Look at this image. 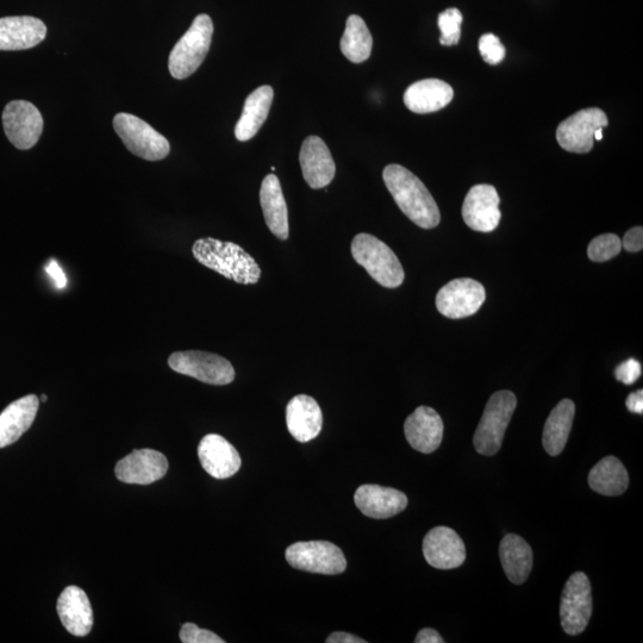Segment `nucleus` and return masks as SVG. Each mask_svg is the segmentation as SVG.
I'll list each match as a JSON object with an SVG mask.
<instances>
[{
  "instance_id": "1",
  "label": "nucleus",
  "mask_w": 643,
  "mask_h": 643,
  "mask_svg": "<svg viewBox=\"0 0 643 643\" xmlns=\"http://www.w3.org/2000/svg\"><path fill=\"white\" fill-rule=\"evenodd\" d=\"M384 183L403 214L423 229L438 227L441 214L426 185L401 165H389L383 172Z\"/></svg>"
},
{
  "instance_id": "2",
  "label": "nucleus",
  "mask_w": 643,
  "mask_h": 643,
  "mask_svg": "<svg viewBox=\"0 0 643 643\" xmlns=\"http://www.w3.org/2000/svg\"><path fill=\"white\" fill-rule=\"evenodd\" d=\"M192 253L199 264L237 284L255 285L260 280L257 261L236 243L204 237L195 242Z\"/></svg>"
},
{
  "instance_id": "3",
  "label": "nucleus",
  "mask_w": 643,
  "mask_h": 643,
  "mask_svg": "<svg viewBox=\"0 0 643 643\" xmlns=\"http://www.w3.org/2000/svg\"><path fill=\"white\" fill-rule=\"evenodd\" d=\"M352 254L355 261L365 268L373 280L387 289H396L404 282V270L401 261L389 246L376 236L359 234L352 242Z\"/></svg>"
},
{
  "instance_id": "4",
  "label": "nucleus",
  "mask_w": 643,
  "mask_h": 643,
  "mask_svg": "<svg viewBox=\"0 0 643 643\" xmlns=\"http://www.w3.org/2000/svg\"><path fill=\"white\" fill-rule=\"evenodd\" d=\"M212 35L214 23L211 17L198 15L168 58V70L174 79L189 78L201 67L210 51Z\"/></svg>"
},
{
  "instance_id": "5",
  "label": "nucleus",
  "mask_w": 643,
  "mask_h": 643,
  "mask_svg": "<svg viewBox=\"0 0 643 643\" xmlns=\"http://www.w3.org/2000/svg\"><path fill=\"white\" fill-rule=\"evenodd\" d=\"M516 407L517 398L513 392L503 390L493 393L474 433L473 443L479 454L492 457L499 452Z\"/></svg>"
},
{
  "instance_id": "6",
  "label": "nucleus",
  "mask_w": 643,
  "mask_h": 643,
  "mask_svg": "<svg viewBox=\"0 0 643 643\" xmlns=\"http://www.w3.org/2000/svg\"><path fill=\"white\" fill-rule=\"evenodd\" d=\"M112 124L128 151L143 160H164L171 152L166 137L139 117L121 112L115 116Z\"/></svg>"
},
{
  "instance_id": "7",
  "label": "nucleus",
  "mask_w": 643,
  "mask_h": 643,
  "mask_svg": "<svg viewBox=\"0 0 643 643\" xmlns=\"http://www.w3.org/2000/svg\"><path fill=\"white\" fill-rule=\"evenodd\" d=\"M168 366L174 372L209 385H228L235 379V370L230 361L214 353L176 352L168 358Z\"/></svg>"
},
{
  "instance_id": "8",
  "label": "nucleus",
  "mask_w": 643,
  "mask_h": 643,
  "mask_svg": "<svg viewBox=\"0 0 643 643\" xmlns=\"http://www.w3.org/2000/svg\"><path fill=\"white\" fill-rule=\"evenodd\" d=\"M285 558L296 570L318 574H340L346 571L347 560L341 549L328 541L293 543Z\"/></svg>"
},
{
  "instance_id": "9",
  "label": "nucleus",
  "mask_w": 643,
  "mask_h": 643,
  "mask_svg": "<svg viewBox=\"0 0 643 643\" xmlns=\"http://www.w3.org/2000/svg\"><path fill=\"white\" fill-rule=\"evenodd\" d=\"M592 616V593L589 577L583 572L572 574L561 596V626L568 635L584 632Z\"/></svg>"
},
{
  "instance_id": "10",
  "label": "nucleus",
  "mask_w": 643,
  "mask_h": 643,
  "mask_svg": "<svg viewBox=\"0 0 643 643\" xmlns=\"http://www.w3.org/2000/svg\"><path fill=\"white\" fill-rule=\"evenodd\" d=\"M608 123V116L601 109L580 110L560 123L557 140L567 152L589 153L593 148L596 131L607 127Z\"/></svg>"
},
{
  "instance_id": "11",
  "label": "nucleus",
  "mask_w": 643,
  "mask_h": 643,
  "mask_svg": "<svg viewBox=\"0 0 643 643\" xmlns=\"http://www.w3.org/2000/svg\"><path fill=\"white\" fill-rule=\"evenodd\" d=\"M3 126L12 145L21 151H28L39 142L45 122L34 104L12 101L5 106Z\"/></svg>"
},
{
  "instance_id": "12",
  "label": "nucleus",
  "mask_w": 643,
  "mask_h": 643,
  "mask_svg": "<svg viewBox=\"0 0 643 643\" xmlns=\"http://www.w3.org/2000/svg\"><path fill=\"white\" fill-rule=\"evenodd\" d=\"M484 286L471 278L454 279L439 291L436 308L440 314L460 320L476 314L485 302Z\"/></svg>"
},
{
  "instance_id": "13",
  "label": "nucleus",
  "mask_w": 643,
  "mask_h": 643,
  "mask_svg": "<svg viewBox=\"0 0 643 643\" xmlns=\"http://www.w3.org/2000/svg\"><path fill=\"white\" fill-rule=\"evenodd\" d=\"M498 192L492 185L473 186L463 205V218L467 227L479 233H491L501 222Z\"/></svg>"
},
{
  "instance_id": "14",
  "label": "nucleus",
  "mask_w": 643,
  "mask_h": 643,
  "mask_svg": "<svg viewBox=\"0 0 643 643\" xmlns=\"http://www.w3.org/2000/svg\"><path fill=\"white\" fill-rule=\"evenodd\" d=\"M168 461L164 454L154 449H136L126 458L118 461L115 474L126 484L149 485L164 478Z\"/></svg>"
},
{
  "instance_id": "15",
  "label": "nucleus",
  "mask_w": 643,
  "mask_h": 643,
  "mask_svg": "<svg viewBox=\"0 0 643 643\" xmlns=\"http://www.w3.org/2000/svg\"><path fill=\"white\" fill-rule=\"evenodd\" d=\"M423 555L430 566L453 570L465 563V543L452 528L436 527L423 540Z\"/></svg>"
},
{
  "instance_id": "16",
  "label": "nucleus",
  "mask_w": 643,
  "mask_h": 643,
  "mask_svg": "<svg viewBox=\"0 0 643 643\" xmlns=\"http://www.w3.org/2000/svg\"><path fill=\"white\" fill-rule=\"evenodd\" d=\"M198 458L205 472L216 479H227L240 471L239 452L221 435L204 436L198 446Z\"/></svg>"
},
{
  "instance_id": "17",
  "label": "nucleus",
  "mask_w": 643,
  "mask_h": 643,
  "mask_svg": "<svg viewBox=\"0 0 643 643\" xmlns=\"http://www.w3.org/2000/svg\"><path fill=\"white\" fill-rule=\"evenodd\" d=\"M299 161L303 177L311 189L327 187L334 180L336 166L326 142L321 137L309 136L303 142Z\"/></svg>"
},
{
  "instance_id": "18",
  "label": "nucleus",
  "mask_w": 643,
  "mask_h": 643,
  "mask_svg": "<svg viewBox=\"0 0 643 643\" xmlns=\"http://www.w3.org/2000/svg\"><path fill=\"white\" fill-rule=\"evenodd\" d=\"M443 429L441 416L429 407L417 408L404 423L405 438L423 454L434 453L440 447Z\"/></svg>"
},
{
  "instance_id": "19",
  "label": "nucleus",
  "mask_w": 643,
  "mask_h": 643,
  "mask_svg": "<svg viewBox=\"0 0 643 643\" xmlns=\"http://www.w3.org/2000/svg\"><path fill=\"white\" fill-rule=\"evenodd\" d=\"M354 502L362 514L377 520L401 514L408 507V497L402 491L371 484L360 486Z\"/></svg>"
},
{
  "instance_id": "20",
  "label": "nucleus",
  "mask_w": 643,
  "mask_h": 643,
  "mask_svg": "<svg viewBox=\"0 0 643 643\" xmlns=\"http://www.w3.org/2000/svg\"><path fill=\"white\" fill-rule=\"evenodd\" d=\"M47 27L39 18L14 16L0 18V51H26L46 39Z\"/></svg>"
},
{
  "instance_id": "21",
  "label": "nucleus",
  "mask_w": 643,
  "mask_h": 643,
  "mask_svg": "<svg viewBox=\"0 0 643 643\" xmlns=\"http://www.w3.org/2000/svg\"><path fill=\"white\" fill-rule=\"evenodd\" d=\"M56 610L68 633L79 638L90 634L93 627V611L84 590L78 586H68L62 591Z\"/></svg>"
},
{
  "instance_id": "22",
  "label": "nucleus",
  "mask_w": 643,
  "mask_h": 643,
  "mask_svg": "<svg viewBox=\"0 0 643 643\" xmlns=\"http://www.w3.org/2000/svg\"><path fill=\"white\" fill-rule=\"evenodd\" d=\"M286 424L293 439L299 442L316 439L323 427L320 405L307 395L293 397L287 404Z\"/></svg>"
},
{
  "instance_id": "23",
  "label": "nucleus",
  "mask_w": 643,
  "mask_h": 643,
  "mask_svg": "<svg viewBox=\"0 0 643 643\" xmlns=\"http://www.w3.org/2000/svg\"><path fill=\"white\" fill-rule=\"evenodd\" d=\"M454 91L451 85L440 79L416 81L404 93V104L415 114H432L453 101Z\"/></svg>"
},
{
  "instance_id": "24",
  "label": "nucleus",
  "mask_w": 643,
  "mask_h": 643,
  "mask_svg": "<svg viewBox=\"0 0 643 643\" xmlns=\"http://www.w3.org/2000/svg\"><path fill=\"white\" fill-rule=\"evenodd\" d=\"M260 203L267 227L272 234L282 241L289 239V210H287L282 185L274 174H268L262 180Z\"/></svg>"
},
{
  "instance_id": "25",
  "label": "nucleus",
  "mask_w": 643,
  "mask_h": 643,
  "mask_svg": "<svg viewBox=\"0 0 643 643\" xmlns=\"http://www.w3.org/2000/svg\"><path fill=\"white\" fill-rule=\"evenodd\" d=\"M40 401L29 395L11 403L0 414V448H5L20 440L35 421Z\"/></svg>"
},
{
  "instance_id": "26",
  "label": "nucleus",
  "mask_w": 643,
  "mask_h": 643,
  "mask_svg": "<svg viewBox=\"0 0 643 643\" xmlns=\"http://www.w3.org/2000/svg\"><path fill=\"white\" fill-rule=\"evenodd\" d=\"M273 98L274 91L268 85L258 87L247 97L242 115L235 127L237 140L246 142L259 133L270 114Z\"/></svg>"
},
{
  "instance_id": "27",
  "label": "nucleus",
  "mask_w": 643,
  "mask_h": 643,
  "mask_svg": "<svg viewBox=\"0 0 643 643\" xmlns=\"http://www.w3.org/2000/svg\"><path fill=\"white\" fill-rule=\"evenodd\" d=\"M499 557L511 583L520 585L526 582L533 568V551L521 536H504L499 546Z\"/></svg>"
},
{
  "instance_id": "28",
  "label": "nucleus",
  "mask_w": 643,
  "mask_h": 643,
  "mask_svg": "<svg viewBox=\"0 0 643 643\" xmlns=\"http://www.w3.org/2000/svg\"><path fill=\"white\" fill-rule=\"evenodd\" d=\"M576 405L571 399H563L547 418L543 428L542 445L552 457L563 453L572 430Z\"/></svg>"
},
{
  "instance_id": "29",
  "label": "nucleus",
  "mask_w": 643,
  "mask_h": 643,
  "mask_svg": "<svg viewBox=\"0 0 643 643\" xmlns=\"http://www.w3.org/2000/svg\"><path fill=\"white\" fill-rule=\"evenodd\" d=\"M589 485L603 496H621L627 491L629 476L626 467L615 457H605L592 468Z\"/></svg>"
},
{
  "instance_id": "30",
  "label": "nucleus",
  "mask_w": 643,
  "mask_h": 643,
  "mask_svg": "<svg viewBox=\"0 0 643 643\" xmlns=\"http://www.w3.org/2000/svg\"><path fill=\"white\" fill-rule=\"evenodd\" d=\"M372 47L373 37L365 21L358 15L349 16L340 42L342 54L353 64H361L370 59Z\"/></svg>"
},
{
  "instance_id": "31",
  "label": "nucleus",
  "mask_w": 643,
  "mask_h": 643,
  "mask_svg": "<svg viewBox=\"0 0 643 643\" xmlns=\"http://www.w3.org/2000/svg\"><path fill=\"white\" fill-rule=\"evenodd\" d=\"M622 241L615 234H604L595 237L588 248L589 259L593 262H605L621 253Z\"/></svg>"
},
{
  "instance_id": "32",
  "label": "nucleus",
  "mask_w": 643,
  "mask_h": 643,
  "mask_svg": "<svg viewBox=\"0 0 643 643\" xmlns=\"http://www.w3.org/2000/svg\"><path fill=\"white\" fill-rule=\"evenodd\" d=\"M439 28L441 30L440 43L442 46L458 45L461 37V24L463 15L458 9H447L439 15Z\"/></svg>"
},
{
  "instance_id": "33",
  "label": "nucleus",
  "mask_w": 643,
  "mask_h": 643,
  "mask_svg": "<svg viewBox=\"0 0 643 643\" xmlns=\"http://www.w3.org/2000/svg\"><path fill=\"white\" fill-rule=\"evenodd\" d=\"M479 51L483 59L490 65H498L505 58V48L496 35L485 34L480 37Z\"/></svg>"
},
{
  "instance_id": "34",
  "label": "nucleus",
  "mask_w": 643,
  "mask_h": 643,
  "mask_svg": "<svg viewBox=\"0 0 643 643\" xmlns=\"http://www.w3.org/2000/svg\"><path fill=\"white\" fill-rule=\"evenodd\" d=\"M180 640L184 643H224V640L208 629H201L195 623H185L180 629Z\"/></svg>"
},
{
  "instance_id": "35",
  "label": "nucleus",
  "mask_w": 643,
  "mask_h": 643,
  "mask_svg": "<svg viewBox=\"0 0 643 643\" xmlns=\"http://www.w3.org/2000/svg\"><path fill=\"white\" fill-rule=\"evenodd\" d=\"M641 364L638 360L629 359L617 366L615 377L624 385H632L641 377Z\"/></svg>"
},
{
  "instance_id": "36",
  "label": "nucleus",
  "mask_w": 643,
  "mask_h": 643,
  "mask_svg": "<svg viewBox=\"0 0 643 643\" xmlns=\"http://www.w3.org/2000/svg\"><path fill=\"white\" fill-rule=\"evenodd\" d=\"M622 247L630 253H638L643 248V229L642 227H635L630 229L623 237Z\"/></svg>"
},
{
  "instance_id": "37",
  "label": "nucleus",
  "mask_w": 643,
  "mask_h": 643,
  "mask_svg": "<svg viewBox=\"0 0 643 643\" xmlns=\"http://www.w3.org/2000/svg\"><path fill=\"white\" fill-rule=\"evenodd\" d=\"M47 272L49 276L54 279V282L56 286H58V289H64L67 284V279L64 271H62L60 266L58 265V262L53 260L51 264L48 265Z\"/></svg>"
},
{
  "instance_id": "38",
  "label": "nucleus",
  "mask_w": 643,
  "mask_h": 643,
  "mask_svg": "<svg viewBox=\"0 0 643 643\" xmlns=\"http://www.w3.org/2000/svg\"><path fill=\"white\" fill-rule=\"evenodd\" d=\"M627 408L630 412H634V414H643V391H635L633 393H630V395L627 398Z\"/></svg>"
},
{
  "instance_id": "39",
  "label": "nucleus",
  "mask_w": 643,
  "mask_h": 643,
  "mask_svg": "<svg viewBox=\"0 0 643 643\" xmlns=\"http://www.w3.org/2000/svg\"><path fill=\"white\" fill-rule=\"evenodd\" d=\"M416 643H442L445 642L441 638V635L432 628L422 629L420 633L417 634Z\"/></svg>"
},
{
  "instance_id": "40",
  "label": "nucleus",
  "mask_w": 643,
  "mask_h": 643,
  "mask_svg": "<svg viewBox=\"0 0 643 643\" xmlns=\"http://www.w3.org/2000/svg\"><path fill=\"white\" fill-rule=\"evenodd\" d=\"M327 643H366V641L352 634L337 632L329 636Z\"/></svg>"
},
{
  "instance_id": "41",
  "label": "nucleus",
  "mask_w": 643,
  "mask_h": 643,
  "mask_svg": "<svg viewBox=\"0 0 643 643\" xmlns=\"http://www.w3.org/2000/svg\"><path fill=\"white\" fill-rule=\"evenodd\" d=\"M603 139L602 129H598L595 133V140L601 141Z\"/></svg>"
},
{
  "instance_id": "42",
  "label": "nucleus",
  "mask_w": 643,
  "mask_h": 643,
  "mask_svg": "<svg viewBox=\"0 0 643 643\" xmlns=\"http://www.w3.org/2000/svg\"><path fill=\"white\" fill-rule=\"evenodd\" d=\"M41 401H42L43 403H47V401H48V397H47L46 395H43V396L41 397Z\"/></svg>"
}]
</instances>
